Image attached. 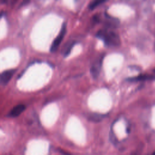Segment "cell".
Instances as JSON below:
<instances>
[{
    "label": "cell",
    "mask_w": 155,
    "mask_h": 155,
    "mask_svg": "<svg viewBox=\"0 0 155 155\" xmlns=\"http://www.w3.org/2000/svg\"><path fill=\"white\" fill-rule=\"evenodd\" d=\"M97 36L102 39L105 45L108 46H117L120 44L119 36L113 31H108L105 30H102L97 32Z\"/></svg>",
    "instance_id": "obj_1"
},
{
    "label": "cell",
    "mask_w": 155,
    "mask_h": 155,
    "mask_svg": "<svg viewBox=\"0 0 155 155\" xmlns=\"http://www.w3.org/2000/svg\"><path fill=\"white\" fill-rule=\"evenodd\" d=\"M67 31V28H66V24H64L61 27V29L60 30V32L59 35L57 36V37L54 39L53 41L51 46L50 47V51L51 52H54L57 50L61 42H62Z\"/></svg>",
    "instance_id": "obj_2"
},
{
    "label": "cell",
    "mask_w": 155,
    "mask_h": 155,
    "mask_svg": "<svg viewBox=\"0 0 155 155\" xmlns=\"http://www.w3.org/2000/svg\"><path fill=\"white\" fill-rule=\"evenodd\" d=\"M15 70L10 69L4 71L0 74V84L6 85L12 79V76L15 73Z\"/></svg>",
    "instance_id": "obj_3"
},
{
    "label": "cell",
    "mask_w": 155,
    "mask_h": 155,
    "mask_svg": "<svg viewBox=\"0 0 155 155\" xmlns=\"http://www.w3.org/2000/svg\"><path fill=\"white\" fill-rule=\"evenodd\" d=\"M102 61V58H99L91 66V68L90 69V72L94 78H97V76H99L101 67Z\"/></svg>",
    "instance_id": "obj_4"
},
{
    "label": "cell",
    "mask_w": 155,
    "mask_h": 155,
    "mask_svg": "<svg viewBox=\"0 0 155 155\" xmlns=\"http://www.w3.org/2000/svg\"><path fill=\"white\" fill-rule=\"evenodd\" d=\"M25 110V106L23 104H19L15 106L9 113L10 117H17L20 115Z\"/></svg>",
    "instance_id": "obj_5"
},
{
    "label": "cell",
    "mask_w": 155,
    "mask_h": 155,
    "mask_svg": "<svg viewBox=\"0 0 155 155\" xmlns=\"http://www.w3.org/2000/svg\"><path fill=\"white\" fill-rule=\"evenodd\" d=\"M152 76H149V75H140L136 77H134V78H131L130 79H128V80L130 81H144V80H147V79H152Z\"/></svg>",
    "instance_id": "obj_6"
},
{
    "label": "cell",
    "mask_w": 155,
    "mask_h": 155,
    "mask_svg": "<svg viewBox=\"0 0 155 155\" xmlns=\"http://www.w3.org/2000/svg\"><path fill=\"white\" fill-rule=\"evenodd\" d=\"M107 0H93L89 5V8L91 10H93L94 8H95L97 6H98L99 5L105 2V1H107Z\"/></svg>",
    "instance_id": "obj_7"
},
{
    "label": "cell",
    "mask_w": 155,
    "mask_h": 155,
    "mask_svg": "<svg viewBox=\"0 0 155 155\" xmlns=\"http://www.w3.org/2000/svg\"><path fill=\"white\" fill-rule=\"evenodd\" d=\"M74 45V42H71V43H70L64 50V51H63V54L65 57L67 56L70 53V51L73 47V45Z\"/></svg>",
    "instance_id": "obj_8"
},
{
    "label": "cell",
    "mask_w": 155,
    "mask_h": 155,
    "mask_svg": "<svg viewBox=\"0 0 155 155\" xmlns=\"http://www.w3.org/2000/svg\"><path fill=\"white\" fill-rule=\"evenodd\" d=\"M17 0H0V2L5 4H9V5H12L13 4L16 2Z\"/></svg>",
    "instance_id": "obj_9"
},
{
    "label": "cell",
    "mask_w": 155,
    "mask_h": 155,
    "mask_svg": "<svg viewBox=\"0 0 155 155\" xmlns=\"http://www.w3.org/2000/svg\"><path fill=\"white\" fill-rule=\"evenodd\" d=\"M28 2H29V0H24V1L22 2V5L23 4L25 5V4H27Z\"/></svg>",
    "instance_id": "obj_10"
},
{
    "label": "cell",
    "mask_w": 155,
    "mask_h": 155,
    "mask_svg": "<svg viewBox=\"0 0 155 155\" xmlns=\"http://www.w3.org/2000/svg\"><path fill=\"white\" fill-rule=\"evenodd\" d=\"M153 154H155V152H154V153H153Z\"/></svg>",
    "instance_id": "obj_11"
},
{
    "label": "cell",
    "mask_w": 155,
    "mask_h": 155,
    "mask_svg": "<svg viewBox=\"0 0 155 155\" xmlns=\"http://www.w3.org/2000/svg\"><path fill=\"white\" fill-rule=\"evenodd\" d=\"M76 1H77V0H76Z\"/></svg>",
    "instance_id": "obj_12"
}]
</instances>
